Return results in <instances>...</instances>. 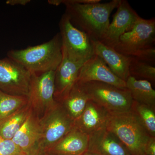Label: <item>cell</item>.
<instances>
[{
    "instance_id": "cell-1",
    "label": "cell",
    "mask_w": 155,
    "mask_h": 155,
    "mask_svg": "<svg viewBox=\"0 0 155 155\" xmlns=\"http://www.w3.org/2000/svg\"><path fill=\"white\" fill-rule=\"evenodd\" d=\"M120 0L100 3L99 0H50L53 5L66 6L64 14L72 25L87 35L92 40L101 41L110 25L112 11L117 8Z\"/></svg>"
},
{
    "instance_id": "cell-2",
    "label": "cell",
    "mask_w": 155,
    "mask_h": 155,
    "mask_svg": "<svg viewBox=\"0 0 155 155\" xmlns=\"http://www.w3.org/2000/svg\"><path fill=\"white\" fill-rule=\"evenodd\" d=\"M7 56L24 67L31 75L55 71L63 58L61 35L57 34L42 44L23 49L10 50Z\"/></svg>"
},
{
    "instance_id": "cell-3",
    "label": "cell",
    "mask_w": 155,
    "mask_h": 155,
    "mask_svg": "<svg viewBox=\"0 0 155 155\" xmlns=\"http://www.w3.org/2000/svg\"><path fill=\"white\" fill-rule=\"evenodd\" d=\"M106 127L118 137L131 155L144 154V147L151 136L132 111L111 115Z\"/></svg>"
},
{
    "instance_id": "cell-4",
    "label": "cell",
    "mask_w": 155,
    "mask_h": 155,
    "mask_svg": "<svg viewBox=\"0 0 155 155\" xmlns=\"http://www.w3.org/2000/svg\"><path fill=\"white\" fill-rule=\"evenodd\" d=\"M79 83L90 100L104 107L111 115L130 111L133 100L127 88H120L98 81Z\"/></svg>"
},
{
    "instance_id": "cell-5",
    "label": "cell",
    "mask_w": 155,
    "mask_h": 155,
    "mask_svg": "<svg viewBox=\"0 0 155 155\" xmlns=\"http://www.w3.org/2000/svg\"><path fill=\"white\" fill-rule=\"evenodd\" d=\"M41 136L38 146L48 152L75 126L74 121L60 103L40 119Z\"/></svg>"
},
{
    "instance_id": "cell-6",
    "label": "cell",
    "mask_w": 155,
    "mask_h": 155,
    "mask_svg": "<svg viewBox=\"0 0 155 155\" xmlns=\"http://www.w3.org/2000/svg\"><path fill=\"white\" fill-rule=\"evenodd\" d=\"M155 19L140 17L133 28L119 38L114 48L118 52L134 58L142 52L154 47Z\"/></svg>"
},
{
    "instance_id": "cell-7",
    "label": "cell",
    "mask_w": 155,
    "mask_h": 155,
    "mask_svg": "<svg viewBox=\"0 0 155 155\" xmlns=\"http://www.w3.org/2000/svg\"><path fill=\"white\" fill-rule=\"evenodd\" d=\"M62 43V52L75 62L84 63L94 55L91 39L78 29L64 14L59 22Z\"/></svg>"
},
{
    "instance_id": "cell-8",
    "label": "cell",
    "mask_w": 155,
    "mask_h": 155,
    "mask_svg": "<svg viewBox=\"0 0 155 155\" xmlns=\"http://www.w3.org/2000/svg\"><path fill=\"white\" fill-rule=\"evenodd\" d=\"M55 71L40 75H31L28 104L32 112L43 116L55 107L58 102L54 97Z\"/></svg>"
},
{
    "instance_id": "cell-9",
    "label": "cell",
    "mask_w": 155,
    "mask_h": 155,
    "mask_svg": "<svg viewBox=\"0 0 155 155\" xmlns=\"http://www.w3.org/2000/svg\"><path fill=\"white\" fill-rule=\"evenodd\" d=\"M31 74L8 58L0 59V90L11 95L27 96Z\"/></svg>"
},
{
    "instance_id": "cell-10",
    "label": "cell",
    "mask_w": 155,
    "mask_h": 155,
    "mask_svg": "<svg viewBox=\"0 0 155 155\" xmlns=\"http://www.w3.org/2000/svg\"><path fill=\"white\" fill-rule=\"evenodd\" d=\"M105 35L101 42L114 48L119 38L132 28L140 17L126 0H120Z\"/></svg>"
},
{
    "instance_id": "cell-11",
    "label": "cell",
    "mask_w": 155,
    "mask_h": 155,
    "mask_svg": "<svg viewBox=\"0 0 155 155\" xmlns=\"http://www.w3.org/2000/svg\"><path fill=\"white\" fill-rule=\"evenodd\" d=\"M98 81L120 87L126 88V83L114 74L101 58L94 55L81 68L77 82Z\"/></svg>"
},
{
    "instance_id": "cell-12",
    "label": "cell",
    "mask_w": 155,
    "mask_h": 155,
    "mask_svg": "<svg viewBox=\"0 0 155 155\" xmlns=\"http://www.w3.org/2000/svg\"><path fill=\"white\" fill-rule=\"evenodd\" d=\"M62 61L55 71V99L60 103L67 96L77 81L81 68L84 63L75 62L62 52Z\"/></svg>"
},
{
    "instance_id": "cell-13",
    "label": "cell",
    "mask_w": 155,
    "mask_h": 155,
    "mask_svg": "<svg viewBox=\"0 0 155 155\" xmlns=\"http://www.w3.org/2000/svg\"><path fill=\"white\" fill-rule=\"evenodd\" d=\"M87 151L97 155H131L118 137L106 127L89 135Z\"/></svg>"
},
{
    "instance_id": "cell-14",
    "label": "cell",
    "mask_w": 155,
    "mask_h": 155,
    "mask_svg": "<svg viewBox=\"0 0 155 155\" xmlns=\"http://www.w3.org/2000/svg\"><path fill=\"white\" fill-rule=\"evenodd\" d=\"M111 114L104 107L90 100L75 126L87 135L106 127Z\"/></svg>"
},
{
    "instance_id": "cell-15",
    "label": "cell",
    "mask_w": 155,
    "mask_h": 155,
    "mask_svg": "<svg viewBox=\"0 0 155 155\" xmlns=\"http://www.w3.org/2000/svg\"><path fill=\"white\" fill-rule=\"evenodd\" d=\"M94 54L104 61L115 75L122 80L126 81L130 76L129 64L130 58L116 51L98 41L91 40Z\"/></svg>"
},
{
    "instance_id": "cell-16",
    "label": "cell",
    "mask_w": 155,
    "mask_h": 155,
    "mask_svg": "<svg viewBox=\"0 0 155 155\" xmlns=\"http://www.w3.org/2000/svg\"><path fill=\"white\" fill-rule=\"evenodd\" d=\"M89 135L75 126L47 153L59 155H81L87 151Z\"/></svg>"
},
{
    "instance_id": "cell-17",
    "label": "cell",
    "mask_w": 155,
    "mask_h": 155,
    "mask_svg": "<svg viewBox=\"0 0 155 155\" xmlns=\"http://www.w3.org/2000/svg\"><path fill=\"white\" fill-rule=\"evenodd\" d=\"M41 136L40 121L31 109L23 125L12 139L24 152L38 145Z\"/></svg>"
},
{
    "instance_id": "cell-18",
    "label": "cell",
    "mask_w": 155,
    "mask_h": 155,
    "mask_svg": "<svg viewBox=\"0 0 155 155\" xmlns=\"http://www.w3.org/2000/svg\"><path fill=\"white\" fill-rule=\"evenodd\" d=\"M89 100L80 84L76 82L67 96L59 103L75 122L82 114Z\"/></svg>"
},
{
    "instance_id": "cell-19",
    "label": "cell",
    "mask_w": 155,
    "mask_h": 155,
    "mask_svg": "<svg viewBox=\"0 0 155 155\" xmlns=\"http://www.w3.org/2000/svg\"><path fill=\"white\" fill-rule=\"evenodd\" d=\"M125 83L134 101L155 107V91L150 82L129 76Z\"/></svg>"
},
{
    "instance_id": "cell-20",
    "label": "cell",
    "mask_w": 155,
    "mask_h": 155,
    "mask_svg": "<svg viewBox=\"0 0 155 155\" xmlns=\"http://www.w3.org/2000/svg\"><path fill=\"white\" fill-rule=\"evenodd\" d=\"M31 110L28 104L8 117L0 120V137L12 139L23 125Z\"/></svg>"
},
{
    "instance_id": "cell-21",
    "label": "cell",
    "mask_w": 155,
    "mask_h": 155,
    "mask_svg": "<svg viewBox=\"0 0 155 155\" xmlns=\"http://www.w3.org/2000/svg\"><path fill=\"white\" fill-rule=\"evenodd\" d=\"M27 104V96L10 94L0 90V120L15 113Z\"/></svg>"
},
{
    "instance_id": "cell-22",
    "label": "cell",
    "mask_w": 155,
    "mask_h": 155,
    "mask_svg": "<svg viewBox=\"0 0 155 155\" xmlns=\"http://www.w3.org/2000/svg\"><path fill=\"white\" fill-rule=\"evenodd\" d=\"M130 110L138 117L150 136L155 137V107L133 101Z\"/></svg>"
},
{
    "instance_id": "cell-23",
    "label": "cell",
    "mask_w": 155,
    "mask_h": 155,
    "mask_svg": "<svg viewBox=\"0 0 155 155\" xmlns=\"http://www.w3.org/2000/svg\"><path fill=\"white\" fill-rule=\"evenodd\" d=\"M130 58L129 75L136 79L148 81L152 85L155 83V67L146 62Z\"/></svg>"
},
{
    "instance_id": "cell-24",
    "label": "cell",
    "mask_w": 155,
    "mask_h": 155,
    "mask_svg": "<svg viewBox=\"0 0 155 155\" xmlns=\"http://www.w3.org/2000/svg\"><path fill=\"white\" fill-rule=\"evenodd\" d=\"M24 153L12 139L0 141V155H22Z\"/></svg>"
},
{
    "instance_id": "cell-25",
    "label": "cell",
    "mask_w": 155,
    "mask_h": 155,
    "mask_svg": "<svg viewBox=\"0 0 155 155\" xmlns=\"http://www.w3.org/2000/svg\"><path fill=\"white\" fill-rule=\"evenodd\" d=\"M145 155H155V137H151L144 147Z\"/></svg>"
},
{
    "instance_id": "cell-26",
    "label": "cell",
    "mask_w": 155,
    "mask_h": 155,
    "mask_svg": "<svg viewBox=\"0 0 155 155\" xmlns=\"http://www.w3.org/2000/svg\"><path fill=\"white\" fill-rule=\"evenodd\" d=\"M48 153L44 151L43 150L39 147L37 145L33 148L29 150L26 152L23 153L22 155H47Z\"/></svg>"
},
{
    "instance_id": "cell-27",
    "label": "cell",
    "mask_w": 155,
    "mask_h": 155,
    "mask_svg": "<svg viewBox=\"0 0 155 155\" xmlns=\"http://www.w3.org/2000/svg\"><path fill=\"white\" fill-rule=\"evenodd\" d=\"M30 2V0H8L6 3L11 6H25Z\"/></svg>"
},
{
    "instance_id": "cell-28",
    "label": "cell",
    "mask_w": 155,
    "mask_h": 155,
    "mask_svg": "<svg viewBox=\"0 0 155 155\" xmlns=\"http://www.w3.org/2000/svg\"><path fill=\"white\" fill-rule=\"evenodd\" d=\"M81 155H97L96 154L94 153H93L91 152H90L87 151L86 152H85V153H84L83 154Z\"/></svg>"
},
{
    "instance_id": "cell-29",
    "label": "cell",
    "mask_w": 155,
    "mask_h": 155,
    "mask_svg": "<svg viewBox=\"0 0 155 155\" xmlns=\"http://www.w3.org/2000/svg\"><path fill=\"white\" fill-rule=\"evenodd\" d=\"M47 155H59L51 153H48Z\"/></svg>"
},
{
    "instance_id": "cell-30",
    "label": "cell",
    "mask_w": 155,
    "mask_h": 155,
    "mask_svg": "<svg viewBox=\"0 0 155 155\" xmlns=\"http://www.w3.org/2000/svg\"><path fill=\"white\" fill-rule=\"evenodd\" d=\"M2 140V139L1 138V137H0V141H1V140Z\"/></svg>"
},
{
    "instance_id": "cell-31",
    "label": "cell",
    "mask_w": 155,
    "mask_h": 155,
    "mask_svg": "<svg viewBox=\"0 0 155 155\" xmlns=\"http://www.w3.org/2000/svg\"><path fill=\"white\" fill-rule=\"evenodd\" d=\"M145 155V154H143V155Z\"/></svg>"
}]
</instances>
